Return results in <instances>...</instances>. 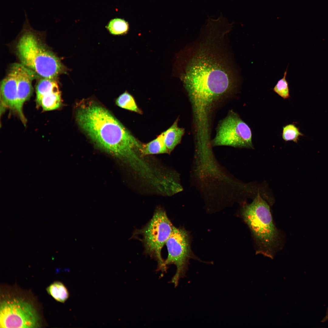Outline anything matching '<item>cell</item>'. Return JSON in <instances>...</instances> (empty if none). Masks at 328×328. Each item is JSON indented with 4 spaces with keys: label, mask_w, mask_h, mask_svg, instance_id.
Segmentation results:
<instances>
[{
    "label": "cell",
    "mask_w": 328,
    "mask_h": 328,
    "mask_svg": "<svg viewBox=\"0 0 328 328\" xmlns=\"http://www.w3.org/2000/svg\"><path fill=\"white\" fill-rule=\"evenodd\" d=\"M81 129L99 147L127 163L132 169L142 167L143 144L106 109L94 103L82 104L76 112Z\"/></svg>",
    "instance_id": "obj_1"
},
{
    "label": "cell",
    "mask_w": 328,
    "mask_h": 328,
    "mask_svg": "<svg viewBox=\"0 0 328 328\" xmlns=\"http://www.w3.org/2000/svg\"><path fill=\"white\" fill-rule=\"evenodd\" d=\"M178 119L166 131L163 132L164 141L169 153L181 142L184 134V128L178 125Z\"/></svg>",
    "instance_id": "obj_11"
},
{
    "label": "cell",
    "mask_w": 328,
    "mask_h": 328,
    "mask_svg": "<svg viewBox=\"0 0 328 328\" xmlns=\"http://www.w3.org/2000/svg\"><path fill=\"white\" fill-rule=\"evenodd\" d=\"M287 69V67L284 73L283 77L278 80L273 88V90L275 93L284 99H288L290 97L288 83L286 79Z\"/></svg>",
    "instance_id": "obj_19"
},
{
    "label": "cell",
    "mask_w": 328,
    "mask_h": 328,
    "mask_svg": "<svg viewBox=\"0 0 328 328\" xmlns=\"http://www.w3.org/2000/svg\"><path fill=\"white\" fill-rule=\"evenodd\" d=\"M174 226L165 210L158 207L150 220L141 228L135 229L131 237L141 242L144 254L155 260L157 270L163 273L166 271L167 267L162 257V251Z\"/></svg>",
    "instance_id": "obj_5"
},
{
    "label": "cell",
    "mask_w": 328,
    "mask_h": 328,
    "mask_svg": "<svg viewBox=\"0 0 328 328\" xmlns=\"http://www.w3.org/2000/svg\"><path fill=\"white\" fill-rule=\"evenodd\" d=\"M20 64L12 66L7 75L2 81L0 86L1 102L2 108H7L15 112L18 75Z\"/></svg>",
    "instance_id": "obj_10"
},
{
    "label": "cell",
    "mask_w": 328,
    "mask_h": 328,
    "mask_svg": "<svg viewBox=\"0 0 328 328\" xmlns=\"http://www.w3.org/2000/svg\"><path fill=\"white\" fill-rule=\"evenodd\" d=\"M211 143L214 146L254 148L250 128L233 112H231L220 122Z\"/></svg>",
    "instance_id": "obj_8"
},
{
    "label": "cell",
    "mask_w": 328,
    "mask_h": 328,
    "mask_svg": "<svg viewBox=\"0 0 328 328\" xmlns=\"http://www.w3.org/2000/svg\"><path fill=\"white\" fill-rule=\"evenodd\" d=\"M116 103L122 108L139 114L142 113L138 107L133 97L127 92H125L121 95L116 99Z\"/></svg>",
    "instance_id": "obj_16"
},
{
    "label": "cell",
    "mask_w": 328,
    "mask_h": 328,
    "mask_svg": "<svg viewBox=\"0 0 328 328\" xmlns=\"http://www.w3.org/2000/svg\"><path fill=\"white\" fill-rule=\"evenodd\" d=\"M240 215L250 230L256 253L272 259L282 242L268 204L258 193L251 203L243 207Z\"/></svg>",
    "instance_id": "obj_3"
},
{
    "label": "cell",
    "mask_w": 328,
    "mask_h": 328,
    "mask_svg": "<svg viewBox=\"0 0 328 328\" xmlns=\"http://www.w3.org/2000/svg\"><path fill=\"white\" fill-rule=\"evenodd\" d=\"M200 53L188 65L183 80L194 117L203 120L210 118L216 101L231 89L233 80L229 70L216 57Z\"/></svg>",
    "instance_id": "obj_2"
},
{
    "label": "cell",
    "mask_w": 328,
    "mask_h": 328,
    "mask_svg": "<svg viewBox=\"0 0 328 328\" xmlns=\"http://www.w3.org/2000/svg\"><path fill=\"white\" fill-rule=\"evenodd\" d=\"M40 318L32 303L18 296H3L0 303V328H36Z\"/></svg>",
    "instance_id": "obj_6"
},
{
    "label": "cell",
    "mask_w": 328,
    "mask_h": 328,
    "mask_svg": "<svg viewBox=\"0 0 328 328\" xmlns=\"http://www.w3.org/2000/svg\"><path fill=\"white\" fill-rule=\"evenodd\" d=\"M191 241L190 233L184 228L174 226L166 244L168 256L165 260V264L167 267L173 265L176 267V272L170 281L175 287L178 285L180 279L185 276L190 259L203 261L193 253Z\"/></svg>",
    "instance_id": "obj_7"
},
{
    "label": "cell",
    "mask_w": 328,
    "mask_h": 328,
    "mask_svg": "<svg viewBox=\"0 0 328 328\" xmlns=\"http://www.w3.org/2000/svg\"><path fill=\"white\" fill-rule=\"evenodd\" d=\"M59 91L56 79L42 78L39 81L36 87L37 105L40 106L41 99L44 95L53 91Z\"/></svg>",
    "instance_id": "obj_12"
},
{
    "label": "cell",
    "mask_w": 328,
    "mask_h": 328,
    "mask_svg": "<svg viewBox=\"0 0 328 328\" xmlns=\"http://www.w3.org/2000/svg\"><path fill=\"white\" fill-rule=\"evenodd\" d=\"M62 104L60 91H53L43 96L41 100L40 106L43 110L49 111L57 109Z\"/></svg>",
    "instance_id": "obj_14"
},
{
    "label": "cell",
    "mask_w": 328,
    "mask_h": 328,
    "mask_svg": "<svg viewBox=\"0 0 328 328\" xmlns=\"http://www.w3.org/2000/svg\"><path fill=\"white\" fill-rule=\"evenodd\" d=\"M163 132L149 142L143 144L142 151L144 156L149 155L169 153L163 139Z\"/></svg>",
    "instance_id": "obj_13"
},
{
    "label": "cell",
    "mask_w": 328,
    "mask_h": 328,
    "mask_svg": "<svg viewBox=\"0 0 328 328\" xmlns=\"http://www.w3.org/2000/svg\"><path fill=\"white\" fill-rule=\"evenodd\" d=\"M38 76L33 71L20 64L18 80L15 112L24 125L26 124V120L23 113V105L32 94V81Z\"/></svg>",
    "instance_id": "obj_9"
},
{
    "label": "cell",
    "mask_w": 328,
    "mask_h": 328,
    "mask_svg": "<svg viewBox=\"0 0 328 328\" xmlns=\"http://www.w3.org/2000/svg\"><path fill=\"white\" fill-rule=\"evenodd\" d=\"M47 291L54 299L57 301L63 303L69 297L68 291L62 282H56L51 284L47 289Z\"/></svg>",
    "instance_id": "obj_15"
},
{
    "label": "cell",
    "mask_w": 328,
    "mask_h": 328,
    "mask_svg": "<svg viewBox=\"0 0 328 328\" xmlns=\"http://www.w3.org/2000/svg\"><path fill=\"white\" fill-rule=\"evenodd\" d=\"M303 135L294 125L288 124L283 127L282 138L285 141H293L297 143L300 136Z\"/></svg>",
    "instance_id": "obj_18"
},
{
    "label": "cell",
    "mask_w": 328,
    "mask_h": 328,
    "mask_svg": "<svg viewBox=\"0 0 328 328\" xmlns=\"http://www.w3.org/2000/svg\"><path fill=\"white\" fill-rule=\"evenodd\" d=\"M32 32L26 31L17 46L22 64L42 78L56 79L64 71L63 65L57 56L40 44Z\"/></svg>",
    "instance_id": "obj_4"
},
{
    "label": "cell",
    "mask_w": 328,
    "mask_h": 328,
    "mask_svg": "<svg viewBox=\"0 0 328 328\" xmlns=\"http://www.w3.org/2000/svg\"><path fill=\"white\" fill-rule=\"evenodd\" d=\"M110 32L114 35H120L126 33L128 30V23L121 19L111 20L107 26Z\"/></svg>",
    "instance_id": "obj_17"
}]
</instances>
